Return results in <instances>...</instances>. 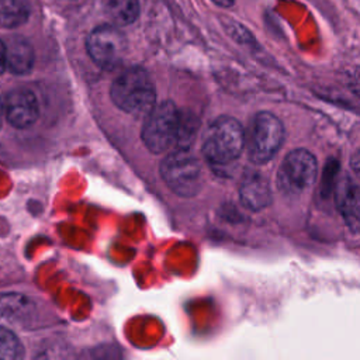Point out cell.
Masks as SVG:
<instances>
[{
    "instance_id": "3957f363",
    "label": "cell",
    "mask_w": 360,
    "mask_h": 360,
    "mask_svg": "<svg viewBox=\"0 0 360 360\" xmlns=\"http://www.w3.org/2000/svg\"><path fill=\"white\" fill-rule=\"evenodd\" d=\"M160 174L167 187L177 195L190 198L202 187V167L188 149L170 152L160 163Z\"/></svg>"
},
{
    "instance_id": "e0dca14e",
    "label": "cell",
    "mask_w": 360,
    "mask_h": 360,
    "mask_svg": "<svg viewBox=\"0 0 360 360\" xmlns=\"http://www.w3.org/2000/svg\"><path fill=\"white\" fill-rule=\"evenodd\" d=\"M212 1L219 7H231L235 3V0H212Z\"/></svg>"
},
{
    "instance_id": "4fadbf2b",
    "label": "cell",
    "mask_w": 360,
    "mask_h": 360,
    "mask_svg": "<svg viewBox=\"0 0 360 360\" xmlns=\"http://www.w3.org/2000/svg\"><path fill=\"white\" fill-rule=\"evenodd\" d=\"M30 15L27 0H0V28H15Z\"/></svg>"
},
{
    "instance_id": "52a82bcc",
    "label": "cell",
    "mask_w": 360,
    "mask_h": 360,
    "mask_svg": "<svg viewBox=\"0 0 360 360\" xmlns=\"http://www.w3.org/2000/svg\"><path fill=\"white\" fill-rule=\"evenodd\" d=\"M86 49L91 60L101 69H115L127 52V38L115 25L96 27L86 39Z\"/></svg>"
},
{
    "instance_id": "2e32d148",
    "label": "cell",
    "mask_w": 360,
    "mask_h": 360,
    "mask_svg": "<svg viewBox=\"0 0 360 360\" xmlns=\"http://www.w3.org/2000/svg\"><path fill=\"white\" fill-rule=\"evenodd\" d=\"M6 69V46L4 42L0 41V75L4 72Z\"/></svg>"
},
{
    "instance_id": "ba28073f",
    "label": "cell",
    "mask_w": 360,
    "mask_h": 360,
    "mask_svg": "<svg viewBox=\"0 0 360 360\" xmlns=\"http://www.w3.org/2000/svg\"><path fill=\"white\" fill-rule=\"evenodd\" d=\"M3 112L13 127L27 128L32 125L39 115L37 96L28 89H14L6 96Z\"/></svg>"
},
{
    "instance_id": "8992f818",
    "label": "cell",
    "mask_w": 360,
    "mask_h": 360,
    "mask_svg": "<svg viewBox=\"0 0 360 360\" xmlns=\"http://www.w3.org/2000/svg\"><path fill=\"white\" fill-rule=\"evenodd\" d=\"M316 170V159L309 150L294 149L278 167L277 186L288 195L302 194L314 184Z\"/></svg>"
},
{
    "instance_id": "7a4b0ae2",
    "label": "cell",
    "mask_w": 360,
    "mask_h": 360,
    "mask_svg": "<svg viewBox=\"0 0 360 360\" xmlns=\"http://www.w3.org/2000/svg\"><path fill=\"white\" fill-rule=\"evenodd\" d=\"M245 149V129L242 124L228 115L214 120L202 138L205 159L217 166L235 162Z\"/></svg>"
},
{
    "instance_id": "5bb4252c",
    "label": "cell",
    "mask_w": 360,
    "mask_h": 360,
    "mask_svg": "<svg viewBox=\"0 0 360 360\" xmlns=\"http://www.w3.org/2000/svg\"><path fill=\"white\" fill-rule=\"evenodd\" d=\"M24 356V347L14 332L0 328V360H18Z\"/></svg>"
},
{
    "instance_id": "8fae6325",
    "label": "cell",
    "mask_w": 360,
    "mask_h": 360,
    "mask_svg": "<svg viewBox=\"0 0 360 360\" xmlns=\"http://www.w3.org/2000/svg\"><path fill=\"white\" fill-rule=\"evenodd\" d=\"M6 68L14 75H25L34 66V49L21 37H13L6 44Z\"/></svg>"
},
{
    "instance_id": "30bf717a",
    "label": "cell",
    "mask_w": 360,
    "mask_h": 360,
    "mask_svg": "<svg viewBox=\"0 0 360 360\" xmlns=\"http://www.w3.org/2000/svg\"><path fill=\"white\" fill-rule=\"evenodd\" d=\"M239 197L242 204L250 211H260L269 207L271 202L269 181L257 172L248 173L240 183Z\"/></svg>"
},
{
    "instance_id": "277c9868",
    "label": "cell",
    "mask_w": 360,
    "mask_h": 360,
    "mask_svg": "<svg viewBox=\"0 0 360 360\" xmlns=\"http://www.w3.org/2000/svg\"><path fill=\"white\" fill-rule=\"evenodd\" d=\"M283 139L281 121L269 111L257 112L245 132V148L249 159L256 165L267 163L277 155Z\"/></svg>"
},
{
    "instance_id": "d6986e66",
    "label": "cell",
    "mask_w": 360,
    "mask_h": 360,
    "mask_svg": "<svg viewBox=\"0 0 360 360\" xmlns=\"http://www.w3.org/2000/svg\"><path fill=\"white\" fill-rule=\"evenodd\" d=\"M65 1H73V0H65Z\"/></svg>"
},
{
    "instance_id": "5b68a950",
    "label": "cell",
    "mask_w": 360,
    "mask_h": 360,
    "mask_svg": "<svg viewBox=\"0 0 360 360\" xmlns=\"http://www.w3.org/2000/svg\"><path fill=\"white\" fill-rule=\"evenodd\" d=\"M180 110L173 101L155 104L146 114L142 127V141L152 153H163L176 146Z\"/></svg>"
},
{
    "instance_id": "ac0fdd59",
    "label": "cell",
    "mask_w": 360,
    "mask_h": 360,
    "mask_svg": "<svg viewBox=\"0 0 360 360\" xmlns=\"http://www.w3.org/2000/svg\"><path fill=\"white\" fill-rule=\"evenodd\" d=\"M1 117H3V103L0 100V125H1Z\"/></svg>"
},
{
    "instance_id": "9a60e30c",
    "label": "cell",
    "mask_w": 360,
    "mask_h": 360,
    "mask_svg": "<svg viewBox=\"0 0 360 360\" xmlns=\"http://www.w3.org/2000/svg\"><path fill=\"white\" fill-rule=\"evenodd\" d=\"M197 128H198V122H197L195 117L191 112L180 111L176 146H179V149H188L191 142L194 141Z\"/></svg>"
},
{
    "instance_id": "9c48e42d",
    "label": "cell",
    "mask_w": 360,
    "mask_h": 360,
    "mask_svg": "<svg viewBox=\"0 0 360 360\" xmlns=\"http://www.w3.org/2000/svg\"><path fill=\"white\" fill-rule=\"evenodd\" d=\"M336 202L340 215L343 217L346 225L357 232L360 224V198L359 186L356 180L350 176H343L336 186Z\"/></svg>"
},
{
    "instance_id": "6da1fadb",
    "label": "cell",
    "mask_w": 360,
    "mask_h": 360,
    "mask_svg": "<svg viewBox=\"0 0 360 360\" xmlns=\"http://www.w3.org/2000/svg\"><path fill=\"white\" fill-rule=\"evenodd\" d=\"M110 97L120 110L134 115H146L156 104L153 80L142 68H129L117 76Z\"/></svg>"
},
{
    "instance_id": "7c38bea8",
    "label": "cell",
    "mask_w": 360,
    "mask_h": 360,
    "mask_svg": "<svg viewBox=\"0 0 360 360\" xmlns=\"http://www.w3.org/2000/svg\"><path fill=\"white\" fill-rule=\"evenodd\" d=\"M107 17L115 25L132 24L139 15L138 0H103Z\"/></svg>"
}]
</instances>
